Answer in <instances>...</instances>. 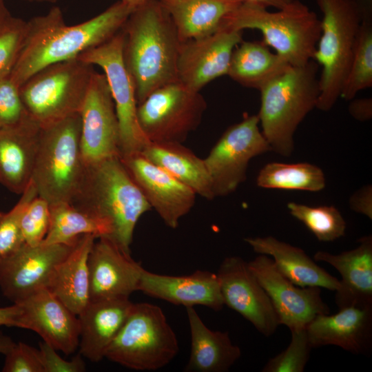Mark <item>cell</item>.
<instances>
[{
  "instance_id": "e0dca14e",
  "label": "cell",
  "mask_w": 372,
  "mask_h": 372,
  "mask_svg": "<svg viewBox=\"0 0 372 372\" xmlns=\"http://www.w3.org/2000/svg\"><path fill=\"white\" fill-rule=\"evenodd\" d=\"M242 31L221 25L207 36L182 42L178 59V81L200 92L207 83L227 75L234 48Z\"/></svg>"
},
{
  "instance_id": "ba28073f",
  "label": "cell",
  "mask_w": 372,
  "mask_h": 372,
  "mask_svg": "<svg viewBox=\"0 0 372 372\" xmlns=\"http://www.w3.org/2000/svg\"><path fill=\"white\" fill-rule=\"evenodd\" d=\"M179 351L175 332L161 308L133 303L105 357L136 371H154L168 364Z\"/></svg>"
},
{
  "instance_id": "7c38bea8",
  "label": "cell",
  "mask_w": 372,
  "mask_h": 372,
  "mask_svg": "<svg viewBox=\"0 0 372 372\" xmlns=\"http://www.w3.org/2000/svg\"><path fill=\"white\" fill-rule=\"evenodd\" d=\"M268 152L257 115L229 127L204 158L214 198L234 192L246 180L249 161Z\"/></svg>"
},
{
  "instance_id": "4dcf8cb0",
  "label": "cell",
  "mask_w": 372,
  "mask_h": 372,
  "mask_svg": "<svg viewBox=\"0 0 372 372\" xmlns=\"http://www.w3.org/2000/svg\"><path fill=\"white\" fill-rule=\"evenodd\" d=\"M289 66L262 41H242L232 52L227 75L242 86L259 90Z\"/></svg>"
},
{
  "instance_id": "1f68e13d",
  "label": "cell",
  "mask_w": 372,
  "mask_h": 372,
  "mask_svg": "<svg viewBox=\"0 0 372 372\" xmlns=\"http://www.w3.org/2000/svg\"><path fill=\"white\" fill-rule=\"evenodd\" d=\"M85 234L111 237V225L69 203L50 205V223L43 244H74Z\"/></svg>"
},
{
  "instance_id": "4fadbf2b",
  "label": "cell",
  "mask_w": 372,
  "mask_h": 372,
  "mask_svg": "<svg viewBox=\"0 0 372 372\" xmlns=\"http://www.w3.org/2000/svg\"><path fill=\"white\" fill-rule=\"evenodd\" d=\"M79 114L80 147L84 165L120 156L118 123L103 73L94 72Z\"/></svg>"
},
{
  "instance_id": "44dd1931",
  "label": "cell",
  "mask_w": 372,
  "mask_h": 372,
  "mask_svg": "<svg viewBox=\"0 0 372 372\" xmlns=\"http://www.w3.org/2000/svg\"><path fill=\"white\" fill-rule=\"evenodd\" d=\"M42 127L28 114L0 129V183L21 194L30 183Z\"/></svg>"
},
{
  "instance_id": "d6a6232c",
  "label": "cell",
  "mask_w": 372,
  "mask_h": 372,
  "mask_svg": "<svg viewBox=\"0 0 372 372\" xmlns=\"http://www.w3.org/2000/svg\"><path fill=\"white\" fill-rule=\"evenodd\" d=\"M256 183L265 189L317 192L325 187L326 179L323 171L311 163L271 162L260 170Z\"/></svg>"
},
{
  "instance_id": "6da1fadb",
  "label": "cell",
  "mask_w": 372,
  "mask_h": 372,
  "mask_svg": "<svg viewBox=\"0 0 372 372\" xmlns=\"http://www.w3.org/2000/svg\"><path fill=\"white\" fill-rule=\"evenodd\" d=\"M134 9L121 0L85 21L68 25L60 8L54 6L30 19L23 48L9 78L19 87L44 67L77 59L113 37Z\"/></svg>"
},
{
  "instance_id": "3957f363",
  "label": "cell",
  "mask_w": 372,
  "mask_h": 372,
  "mask_svg": "<svg viewBox=\"0 0 372 372\" xmlns=\"http://www.w3.org/2000/svg\"><path fill=\"white\" fill-rule=\"evenodd\" d=\"M70 203L108 222L112 227L109 238L129 254L135 227L141 216L152 209L120 156L85 165L81 182Z\"/></svg>"
},
{
  "instance_id": "bcb514c9",
  "label": "cell",
  "mask_w": 372,
  "mask_h": 372,
  "mask_svg": "<svg viewBox=\"0 0 372 372\" xmlns=\"http://www.w3.org/2000/svg\"><path fill=\"white\" fill-rule=\"evenodd\" d=\"M244 2H250L262 5L265 7H273L277 10L280 9L290 3L292 0H240Z\"/></svg>"
},
{
  "instance_id": "681fc988",
  "label": "cell",
  "mask_w": 372,
  "mask_h": 372,
  "mask_svg": "<svg viewBox=\"0 0 372 372\" xmlns=\"http://www.w3.org/2000/svg\"><path fill=\"white\" fill-rule=\"evenodd\" d=\"M10 14V12L5 4L4 0H0V25Z\"/></svg>"
},
{
  "instance_id": "7dc6e473",
  "label": "cell",
  "mask_w": 372,
  "mask_h": 372,
  "mask_svg": "<svg viewBox=\"0 0 372 372\" xmlns=\"http://www.w3.org/2000/svg\"><path fill=\"white\" fill-rule=\"evenodd\" d=\"M364 18H372V0H355Z\"/></svg>"
},
{
  "instance_id": "5bb4252c",
  "label": "cell",
  "mask_w": 372,
  "mask_h": 372,
  "mask_svg": "<svg viewBox=\"0 0 372 372\" xmlns=\"http://www.w3.org/2000/svg\"><path fill=\"white\" fill-rule=\"evenodd\" d=\"M258 281L269 297L280 324L290 330L305 328L318 314H329L320 287H300L276 267L272 258L260 254L248 262Z\"/></svg>"
},
{
  "instance_id": "7bdbcfd3",
  "label": "cell",
  "mask_w": 372,
  "mask_h": 372,
  "mask_svg": "<svg viewBox=\"0 0 372 372\" xmlns=\"http://www.w3.org/2000/svg\"><path fill=\"white\" fill-rule=\"evenodd\" d=\"M351 209L372 219V187L365 185L355 192L349 199Z\"/></svg>"
},
{
  "instance_id": "7a4b0ae2",
  "label": "cell",
  "mask_w": 372,
  "mask_h": 372,
  "mask_svg": "<svg viewBox=\"0 0 372 372\" xmlns=\"http://www.w3.org/2000/svg\"><path fill=\"white\" fill-rule=\"evenodd\" d=\"M121 30L123 59L138 105L155 90L178 81L177 65L182 42L160 0H147L136 7Z\"/></svg>"
},
{
  "instance_id": "484cf974",
  "label": "cell",
  "mask_w": 372,
  "mask_h": 372,
  "mask_svg": "<svg viewBox=\"0 0 372 372\" xmlns=\"http://www.w3.org/2000/svg\"><path fill=\"white\" fill-rule=\"evenodd\" d=\"M253 250L272 257L277 269L300 287H322L336 291L340 280L318 265L302 249L279 240L272 236L246 238Z\"/></svg>"
},
{
  "instance_id": "60d3db41",
  "label": "cell",
  "mask_w": 372,
  "mask_h": 372,
  "mask_svg": "<svg viewBox=\"0 0 372 372\" xmlns=\"http://www.w3.org/2000/svg\"><path fill=\"white\" fill-rule=\"evenodd\" d=\"M5 355L3 372H43L39 349L25 343H15Z\"/></svg>"
},
{
  "instance_id": "52a82bcc",
  "label": "cell",
  "mask_w": 372,
  "mask_h": 372,
  "mask_svg": "<svg viewBox=\"0 0 372 372\" xmlns=\"http://www.w3.org/2000/svg\"><path fill=\"white\" fill-rule=\"evenodd\" d=\"M81 125L78 113L42 127L31 180L50 205L70 203L81 182Z\"/></svg>"
},
{
  "instance_id": "816d5d0a",
  "label": "cell",
  "mask_w": 372,
  "mask_h": 372,
  "mask_svg": "<svg viewBox=\"0 0 372 372\" xmlns=\"http://www.w3.org/2000/svg\"><path fill=\"white\" fill-rule=\"evenodd\" d=\"M25 1H31V2H40V3H53L56 2L58 0H25Z\"/></svg>"
},
{
  "instance_id": "7402d4cb",
  "label": "cell",
  "mask_w": 372,
  "mask_h": 372,
  "mask_svg": "<svg viewBox=\"0 0 372 372\" xmlns=\"http://www.w3.org/2000/svg\"><path fill=\"white\" fill-rule=\"evenodd\" d=\"M138 291L186 307L202 305L220 311L224 304L216 273L196 270L186 276H168L143 269Z\"/></svg>"
},
{
  "instance_id": "cb8c5ba5",
  "label": "cell",
  "mask_w": 372,
  "mask_h": 372,
  "mask_svg": "<svg viewBox=\"0 0 372 372\" xmlns=\"http://www.w3.org/2000/svg\"><path fill=\"white\" fill-rule=\"evenodd\" d=\"M353 249L332 254L318 251L315 261L324 262L336 269L342 276L335 291V304L339 309L347 307H372V236L358 240Z\"/></svg>"
},
{
  "instance_id": "d6986e66",
  "label": "cell",
  "mask_w": 372,
  "mask_h": 372,
  "mask_svg": "<svg viewBox=\"0 0 372 372\" xmlns=\"http://www.w3.org/2000/svg\"><path fill=\"white\" fill-rule=\"evenodd\" d=\"M90 301L129 298L143 268L110 238L94 241L88 257Z\"/></svg>"
},
{
  "instance_id": "83f0119b",
  "label": "cell",
  "mask_w": 372,
  "mask_h": 372,
  "mask_svg": "<svg viewBox=\"0 0 372 372\" xmlns=\"http://www.w3.org/2000/svg\"><path fill=\"white\" fill-rule=\"evenodd\" d=\"M191 347L186 371L225 372L241 356L228 332L214 331L203 322L194 307H186Z\"/></svg>"
},
{
  "instance_id": "836d02e7",
  "label": "cell",
  "mask_w": 372,
  "mask_h": 372,
  "mask_svg": "<svg viewBox=\"0 0 372 372\" xmlns=\"http://www.w3.org/2000/svg\"><path fill=\"white\" fill-rule=\"evenodd\" d=\"M371 87L372 18H364L340 97L351 101L359 92Z\"/></svg>"
},
{
  "instance_id": "ee69618b",
  "label": "cell",
  "mask_w": 372,
  "mask_h": 372,
  "mask_svg": "<svg viewBox=\"0 0 372 372\" xmlns=\"http://www.w3.org/2000/svg\"><path fill=\"white\" fill-rule=\"evenodd\" d=\"M349 105V114L355 120L366 121L372 117V99L371 98H361L351 99Z\"/></svg>"
},
{
  "instance_id": "2e32d148",
  "label": "cell",
  "mask_w": 372,
  "mask_h": 372,
  "mask_svg": "<svg viewBox=\"0 0 372 372\" xmlns=\"http://www.w3.org/2000/svg\"><path fill=\"white\" fill-rule=\"evenodd\" d=\"M120 158L151 208L167 227L176 229L194 207L196 193L141 152Z\"/></svg>"
},
{
  "instance_id": "8fae6325",
  "label": "cell",
  "mask_w": 372,
  "mask_h": 372,
  "mask_svg": "<svg viewBox=\"0 0 372 372\" xmlns=\"http://www.w3.org/2000/svg\"><path fill=\"white\" fill-rule=\"evenodd\" d=\"M123 34L121 29L107 41L78 57L99 66L103 71L118 123L120 156L141 152L149 143L138 123L135 87L123 59Z\"/></svg>"
},
{
  "instance_id": "ab89813d",
  "label": "cell",
  "mask_w": 372,
  "mask_h": 372,
  "mask_svg": "<svg viewBox=\"0 0 372 372\" xmlns=\"http://www.w3.org/2000/svg\"><path fill=\"white\" fill-rule=\"evenodd\" d=\"M26 114L19 87L9 77L0 79V129L18 123Z\"/></svg>"
},
{
  "instance_id": "8d00e7d4",
  "label": "cell",
  "mask_w": 372,
  "mask_h": 372,
  "mask_svg": "<svg viewBox=\"0 0 372 372\" xmlns=\"http://www.w3.org/2000/svg\"><path fill=\"white\" fill-rule=\"evenodd\" d=\"M28 21L11 14L0 25V79L9 77L23 48Z\"/></svg>"
},
{
  "instance_id": "ffe728a7",
  "label": "cell",
  "mask_w": 372,
  "mask_h": 372,
  "mask_svg": "<svg viewBox=\"0 0 372 372\" xmlns=\"http://www.w3.org/2000/svg\"><path fill=\"white\" fill-rule=\"evenodd\" d=\"M21 312L19 327L32 330L57 351L65 355L79 347L78 316L46 288H42L17 302Z\"/></svg>"
},
{
  "instance_id": "b9f144b4",
  "label": "cell",
  "mask_w": 372,
  "mask_h": 372,
  "mask_svg": "<svg viewBox=\"0 0 372 372\" xmlns=\"http://www.w3.org/2000/svg\"><path fill=\"white\" fill-rule=\"evenodd\" d=\"M39 355L43 372H83L85 371V363L81 353L71 360L62 358L54 348L43 342L39 343Z\"/></svg>"
},
{
  "instance_id": "d4e9b609",
  "label": "cell",
  "mask_w": 372,
  "mask_h": 372,
  "mask_svg": "<svg viewBox=\"0 0 372 372\" xmlns=\"http://www.w3.org/2000/svg\"><path fill=\"white\" fill-rule=\"evenodd\" d=\"M132 304L129 298L90 301L78 315L79 353L94 362L103 359Z\"/></svg>"
},
{
  "instance_id": "f546056e",
  "label": "cell",
  "mask_w": 372,
  "mask_h": 372,
  "mask_svg": "<svg viewBox=\"0 0 372 372\" xmlns=\"http://www.w3.org/2000/svg\"><path fill=\"white\" fill-rule=\"evenodd\" d=\"M149 161L163 168L207 200L214 196L204 159L180 143H149L141 152Z\"/></svg>"
},
{
  "instance_id": "e575fe53",
  "label": "cell",
  "mask_w": 372,
  "mask_h": 372,
  "mask_svg": "<svg viewBox=\"0 0 372 372\" xmlns=\"http://www.w3.org/2000/svg\"><path fill=\"white\" fill-rule=\"evenodd\" d=\"M290 214L300 221L320 242L334 241L345 234L347 224L334 206L311 207L290 202Z\"/></svg>"
},
{
  "instance_id": "f35d334b",
  "label": "cell",
  "mask_w": 372,
  "mask_h": 372,
  "mask_svg": "<svg viewBox=\"0 0 372 372\" xmlns=\"http://www.w3.org/2000/svg\"><path fill=\"white\" fill-rule=\"evenodd\" d=\"M50 223V205L38 195L25 207L20 221L25 243L35 246L45 239Z\"/></svg>"
},
{
  "instance_id": "603a6c76",
  "label": "cell",
  "mask_w": 372,
  "mask_h": 372,
  "mask_svg": "<svg viewBox=\"0 0 372 372\" xmlns=\"http://www.w3.org/2000/svg\"><path fill=\"white\" fill-rule=\"evenodd\" d=\"M312 348L335 345L355 354L372 347V307L351 306L333 315L318 314L306 326Z\"/></svg>"
},
{
  "instance_id": "8992f818",
  "label": "cell",
  "mask_w": 372,
  "mask_h": 372,
  "mask_svg": "<svg viewBox=\"0 0 372 372\" xmlns=\"http://www.w3.org/2000/svg\"><path fill=\"white\" fill-rule=\"evenodd\" d=\"M315 1L322 14L321 34L312 59L322 67L316 108L327 112L340 96L363 17L355 0Z\"/></svg>"
},
{
  "instance_id": "5b68a950",
  "label": "cell",
  "mask_w": 372,
  "mask_h": 372,
  "mask_svg": "<svg viewBox=\"0 0 372 372\" xmlns=\"http://www.w3.org/2000/svg\"><path fill=\"white\" fill-rule=\"evenodd\" d=\"M221 25L240 31H260L262 42L291 66L303 65L312 60L321 34L320 19L300 0H292L276 12L242 1Z\"/></svg>"
},
{
  "instance_id": "30bf717a",
  "label": "cell",
  "mask_w": 372,
  "mask_h": 372,
  "mask_svg": "<svg viewBox=\"0 0 372 372\" xmlns=\"http://www.w3.org/2000/svg\"><path fill=\"white\" fill-rule=\"evenodd\" d=\"M207 103L179 81L158 87L137 107L139 127L149 143H183L201 122Z\"/></svg>"
},
{
  "instance_id": "ac0fdd59",
  "label": "cell",
  "mask_w": 372,
  "mask_h": 372,
  "mask_svg": "<svg viewBox=\"0 0 372 372\" xmlns=\"http://www.w3.org/2000/svg\"><path fill=\"white\" fill-rule=\"evenodd\" d=\"M76 242L35 246L25 243L14 255L0 263L3 294L17 303L45 288L53 269L70 254Z\"/></svg>"
},
{
  "instance_id": "f6af8a7d",
  "label": "cell",
  "mask_w": 372,
  "mask_h": 372,
  "mask_svg": "<svg viewBox=\"0 0 372 372\" xmlns=\"http://www.w3.org/2000/svg\"><path fill=\"white\" fill-rule=\"evenodd\" d=\"M21 309L17 303L5 307H0V327H19Z\"/></svg>"
},
{
  "instance_id": "c3c4849f",
  "label": "cell",
  "mask_w": 372,
  "mask_h": 372,
  "mask_svg": "<svg viewBox=\"0 0 372 372\" xmlns=\"http://www.w3.org/2000/svg\"><path fill=\"white\" fill-rule=\"evenodd\" d=\"M14 344L11 338L0 333V353L6 354Z\"/></svg>"
},
{
  "instance_id": "4316f807",
  "label": "cell",
  "mask_w": 372,
  "mask_h": 372,
  "mask_svg": "<svg viewBox=\"0 0 372 372\" xmlns=\"http://www.w3.org/2000/svg\"><path fill=\"white\" fill-rule=\"evenodd\" d=\"M96 239L92 234L81 236L54 267L45 287L76 316L90 302L88 257Z\"/></svg>"
},
{
  "instance_id": "9a60e30c",
  "label": "cell",
  "mask_w": 372,
  "mask_h": 372,
  "mask_svg": "<svg viewBox=\"0 0 372 372\" xmlns=\"http://www.w3.org/2000/svg\"><path fill=\"white\" fill-rule=\"evenodd\" d=\"M224 304L234 310L266 337L280 325L267 293L250 269L238 256L225 258L216 273Z\"/></svg>"
},
{
  "instance_id": "f907efd6",
  "label": "cell",
  "mask_w": 372,
  "mask_h": 372,
  "mask_svg": "<svg viewBox=\"0 0 372 372\" xmlns=\"http://www.w3.org/2000/svg\"><path fill=\"white\" fill-rule=\"evenodd\" d=\"M132 8H136L147 0H125Z\"/></svg>"
},
{
  "instance_id": "9c48e42d",
  "label": "cell",
  "mask_w": 372,
  "mask_h": 372,
  "mask_svg": "<svg viewBox=\"0 0 372 372\" xmlns=\"http://www.w3.org/2000/svg\"><path fill=\"white\" fill-rule=\"evenodd\" d=\"M94 72L78 58L44 67L19 87L27 114L43 127L80 113Z\"/></svg>"
},
{
  "instance_id": "277c9868",
  "label": "cell",
  "mask_w": 372,
  "mask_h": 372,
  "mask_svg": "<svg viewBox=\"0 0 372 372\" xmlns=\"http://www.w3.org/2000/svg\"><path fill=\"white\" fill-rule=\"evenodd\" d=\"M319 65L313 60L290 65L260 90L257 116L271 152L289 156L294 149V134L306 116L316 107L320 94Z\"/></svg>"
},
{
  "instance_id": "74e56055",
  "label": "cell",
  "mask_w": 372,
  "mask_h": 372,
  "mask_svg": "<svg viewBox=\"0 0 372 372\" xmlns=\"http://www.w3.org/2000/svg\"><path fill=\"white\" fill-rule=\"evenodd\" d=\"M291 342L286 349L269 360L263 372H302L313 349L306 327L290 330Z\"/></svg>"
},
{
  "instance_id": "f1b7e54d",
  "label": "cell",
  "mask_w": 372,
  "mask_h": 372,
  "mask_svg": "<svg viewBox=\"0 0 372 372\" xmlns=\"http://www.w3.org/2000/svg\"><path fill=\"white\" fill-rule=\"evenodd\" d=\"M168 11L181 42L217 30L240 0H160Z\"/></svg>"
},
{
  "instance_id": "d590c367",
  "label": "cell",
  "mask_w": 372,
  "mask_h": 372,
  "mask_svg": "<svg viewBox=\"0 0 372 372\" xmlns=\"http://www.w3.org/2000/svg\"><path fill=\"white\" fill-rule=\"evenodd\" d=\"M38 195L30 180L17 204L7 212H0V263L14 255L25 244L21 218L28 203Z\"/></svg>"
}]
</instances>
